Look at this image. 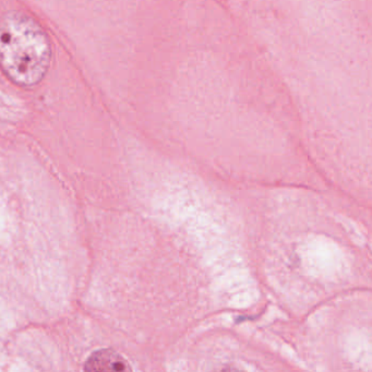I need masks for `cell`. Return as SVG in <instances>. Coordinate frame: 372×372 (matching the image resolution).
I'll list each match as a JSON object with an SVG mask.
<instances>
[{
	"instance_id": "6da1fadb",
	"label": "cell",
	"mask_w": 372,
	"mask_h": 372,
	"mask_svg": "<svg viewBox=\"0 0 372 372\" xmlns=\"http://www.w3.org/2000/svg\"><path fill=\"white\" fill-rule=\"evenodd\" d=\"M52 62L48 34L33 18L12 11L0 17V69L14 84L34 87Z\"/></svg>"
},
{
	"instance_id": "7a4b0ae2",
	"label": "cell",
	"mask_w": 372,
	"mask_h": 372,
	"mask_svg": "<svg viewBox=\"0 0 372 372\" xmlns=\"http://www.w3.org/2000/svg\"><path fill=\"white\" fill-rule=\"evenodd\" d=\"M87 371H130L131 368L119 354L109 349L97 351L85 363Z\"/></svg>"
}]
</instances>
